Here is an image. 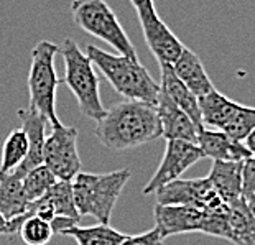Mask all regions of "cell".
Segmentation results:
<instances>
[{
    "instance_id": "cell-1",
    "label": "cell",
    "mask_w": 255,
    "mask_h": 245,
    "mask_svg": "<svg viewBox=\"0 0 255 245\" xmlns=\"http://www.w3.org/2000/svg\"><path fill=\"white\" fill-rule=\"evenodd\" d=\"M94 137L112 151H127L161 137L156 106L124 101L107 109L97 121Z\"/></svg>"
},
{
    "instance_id": "cell-2",
    "label": "cell",
    "mask_w": 255,
    "mask_h": 245,
    "mask_svg": "<svg viewBox=\"0 0 255 245\" xmlns=\"http://www.w3.org/2000/svg\"><path fill=\"white\" fill-rule=\"evenodd\" d=\"M86 54L102 71L116 92L127 101L156 106L161 88L138 59L122 54H111L94 45L86 46Z\"/></svg>"
},
{
    "instance_id": "cell-3",
    "label": "cell",
    "mask_w": 255,
    "mask_h": 245,
    "mask_svg": "<svg viewBox=\"0 0 255 245\" xmlns=\"http://www.w3.org/2000/svg\"><path fill=\"white\" fill-rule=\"evenodd\" d=\"M132 178L128 168L111 173H83L73 181L74 201L79 216H91L99 224L111 226L112 212L116 209L119 196Z\"/></svg>"
},
{
    "instance_id": "cell-4",
    "label": "cell",
    "mask_w": 255,
    "mask_h": 245,
    "mask_svg": "<svg viewBox=\"0 0 255 245\" xmlns=\"http://www.w3.org/2000/svg\"><path fill=\"white\" fill-rule=\"evenodd\" d=\"M59 53L64 61V78L61 83L71 89L84 117L96 122L101 121L107 109L101 101V79L94 71V63L71 38H64Z\"/></svg>"
},
{
    "instance_id": "cell-5",
    "label": "cell",
    "mask_w": 255,
    "mask_h": 245,
    "mask_svg": "<svg viewBox=\"0 0 255 245\" xmlns=\"http://www.w3.org/2000/svg\"><path fill=\"white\" fill-rule=\"evenodd\" d=\"M59 46L50 40H41L31 50V64L28 71V107L46 117L51 127L61 123L56 114V89L61 79L56 76L55 56Z\"/></svg>"
},
{
    "instance_id": "cell-6",
    "label": "cell",
    "mask_w": 255,
    "mask_h": 245,
    "mask_svg": "<svg viewBox=\"0 0 255 245\" xmlns=\"http://www.w3.org/2000/svg\"><path fill=\"white\" fill-rule=\"evenodd\" d=\"M71 15L86 33L106 41L122 56L138 59L128 35L106 0H73Z\"/></svg>"
},
{
    "instance_id": "cell-7",
    "label": "cell",
    "mask_w": 255,
    "mask_h": 245,
    "mask_svg": "<svg viewBox=\"0 0 255 245\" xmlns=\"http://www.w3.org/2000/svg\"><path fill=\"white\" fill-rule=\"evenodd\" d=\"M203 125L222 130L232 138L244 141L255 130V107L242 106L218 89L199 97Z\"/></svg>"
},
{
    "instance_id": "cell-8",
    "label": "cell",
    "mask_w": 255,
    "mask_h": 245,
    "mask_svg": "<svg viewBox=\"0 0 255 245\" xmlns=\"http://www.w3.org/2000/svg\"><path fill=\"white\" fill-rule=\"evenodd\" d=\"M51 128L43 150V165L58 178V181L73 183L83 170L78 151L79 132L76 127H66L63 123Z\"/></svg>"
},
{
    "instance_id": "cell-9",
    "label": "cell",
    "mask_w": 255,
    "mask_h": 245,
    "mask_svg": "<svg viewBox=\"0 0 255 245\" xmlns=\"http://www.w3.org/2000/svg\"><path fill=\"white\" fill-rule=\"evenodd\" d=\"M156 204L189 206L201 211H214L224 208L226 203L216 193L213 184L206 178L176 179L155 193Z\"/></svg>"
},
{
    "instance_id": "cell-10",
    "label": "cell",
    "mask_w": 255,
    "mask_h": 245,
    "mask_svg": "<svg viewBox=\"0 0 255 245\" xmlns=\"http://www.w3.org/2000/svg\"><path fill=\"white\" fill-rule=\"evenodd\" d=\"M203 158L206 156L196 143L184 140H166L163 160L156 168L153 176L150 178V181L145 184L142 193L145 196L155 194L166 184L180 179V176L188 168H191L194 163H198Z\"/></svg>"
},
{
    "instance_id": "cell-11",
    "label": "cell",
    "mask_w": 255,
    "mask_h": 245,
    "mask_svg": "<svg viewBox=\"0 0 255 245\" xmlns=\"http://www.w3.org/2000/svg\"><path fill=\"white\" fill-rule=\"evenodd\" d=\"M138 20L145 41L150 51L153 53L155 59L160 64H171L173 66L184 50V45L180 41V38L168 28V25L158 17L156 12L140 17Z\"/></svg>"
},
{
    "instance_id": "cell-12",
    "label": "cell",
    "mask_w": 255,
    "mask_h": 245,
    "mask_svg": "<svg viewBox=\"0 0 255 245\" xmlns=\"http://www.w3.org/2000/svg\"><path fill=\"white\" fill-rule=\"evenodd\" d=\"M25 216H36L48 222H53V219H56V217H66V219L79 221L81 216L74 201L73 183L56 181L55 186L43 198L28 204Z\"/></svg>"
},
{
    "instance_id": "cell-13",
    "label": "cell",
    "mask_w": 255,
    "mask_h": 245,
    "mask_svg": "<svg viewBox=\"0 0 255 245\" xmlns=\"http://www.w3.org/2000/svg\"><path fill=\"white\" fill-rule=\"evenodd\" d=\"M155 227L163 239L180 234H193L203 229L204 211L189 208V206H165L155 204L153 209Z\"/></svg>"
},
{
    "instance_id": "cell-14",
    "label": "cell",
    "mask_w": 255,
    "mask_h": 245,
    "mask_svg": "<svg viewBox=\"0 0 255 245\" xmlns=\"http://www.w3.org/2000/svg\"><path fill=\"white\" fill-rule=\"evenodd\" d=\"M156 112H158L161 123V137L165 140H184L198 145L199 127L163 91H160L158 102H156Z\"/></svg>"
},
{
    "instance_id": "cell-15",
    "label": "cell",
    "mask_w": 255,
    "mask_h": 245,
    "mask_svg": "<svg viewBox=\"0 0 255 245\" xmlns=\"http://www.w3.org/2000/svg\"><path fill=\"white\" fill-rule=\"evenodd\" d=\"M18 119L21 122V128L28 135L30 151L28 156L25 158V161L12 173L23 179L26 173H30L33 168L43 165V150H45V141H46L45 128L48 121L43 114L30 107L18 109Z\"/></svg>"
},
{
    "instance_id": "cell-16",
    "label": "cell",
    "mask_w": 255,
    "mask_h": 245,
    "mask_svg": "<svg viewBox=\"0 0 255 245\" xmlns=\"http://www.w3.org/2000/svg\"><path fill=\"white\" fill-rule=\"evenodd\" d=\"M198 146L203 150L204 156L213 158V161H244L246 158L252 156L244 141L206 125H201L198 128Z\"/></svg>"
},
{
    "instance_id": "cell-17",
    "label": "cell",
    "mask_w": 255,
    "mask_h": 245,
    "mask_svg": "<svg viewBox=\"0 0 255 245\" xmlns=\"http://www.w3.org/2000/svg\"><path fill=\"white\" fill-rule=\"evenodd\" d=\"M160 88L181 111L193 119L198 127L203 125L199 97L178 78L171 64H160Z\"/></svg>"
},
{
    "instance_id": "cell-18",
    "label": "cell",
    "mask_w": 255,
    "mask_h": 245,
    "mask_svg": "<svg viewBox=\"0 0 255 245\" xmlns=\"http://www.w3.org/2000/svg\"><path fill=\"white\" fill-rule=\"evenodd\" d=\"M242 161H214L208 179L226 204L244 198Z\"/></svg>"
},
{
    "instance_id": "cell-19",
    "label": "cell",
    "mask_w": 255,
    "mask_h": 245,
    "mask_svg": "<svg viewBox=\"0 0 255 245\" xmlns=\"http://www.w3.org/2000/svg\"><path fill=\"white\" fill-rule=\"evenodd\" d=\"M173 69H175L178 78L198 97H203L216 89L203 61H201V58L186 46H184L181 56L173 64Z\"/></svg>"
},
{
    "instance_id": "cell-20",
    "label": "cell",
    "mask_w": 255,
    "mask_h": 245,
    "mask_svg": "<svg viewBox=\"0 0 255 245\" xmlns=\"http://www.w3.org/2000/svg\"><path fill=\"white\" fill-rule=\"evenodd\" d=\"M23 179L13 173H0V212L7 221L17 219L28 209Z\"/></svg>"
},
{
    "instance_id": "cell-21",
    "label": "cell",
    "mask_w": 255,
    "mask_h": 245,
    "mask_svg": "<svg viewBox=\"0 0 255 245\" xmlns=\"http://www.w3.org/2000/svg\"><path fill=\"white\" fill-rule=\"evenodd\" d=\"M229 227L234 245H255V216L246 198L229 203Z\"/></svg>"
},
{
    "instance_id": "cell-22",
    "label": "cell",
    "mask_w": 255,
    "mask_h": 245,
    "mask_svg": "<svg viewBox=\"0 0 255 245\" xmlns=\"http://www.w3.org/2000/svg\"><path fill=\"white\" fill-rule=\"evenodd\" d=\"M61 236L73 237L78 245H121L127 234L116 231L107 224H97L89 227L73 226L61 232Z\"/></svg>"
},
{
    "instance_id": "cell-23",
    "label": "cell",
    "mask_w": 255,
    "mask_h": 245,
    "mask_svg": "<svg viewBox=\"0 0 255 245\" xmlns=\"http://www.w3.org/2000/svg\"><path fill=\"white\" fill-rule=\"evenodd\" d=\"M30 151L28 135L23 128H15L8 133L2 146V161H0V173H12L25 161Z\"/></svg>"
},
{
    "instance_id": "cell-24",
    "label": "cell",
    "mask_w": 255,
    "mask_h": 245,
    "mask_svg": "<svg viewBox=\"0 0 255 245\" xmlns=\"http://www.w3.org/2000/svg\"><path fill=\"white\" fill-rule=\"evenodd\" d=\"M56 181L58 178L45 165L36 166L30 173H26L23 178V189L28 203H35V201L43 198V196L55 186Z\"/></svg>"
},
{
    "instance_id": "cell-25",
    "label": "cell",
    "mask_w": 255,
    "mask_h": 245,
    "mask_svg": "<svg viewBox=\"0 0 255 245\" xmlns=\"http://www.w3.org/2000/svg\"><path fill=\"white\" fill-rule=\"evenodd\" d=\"M18 236L25 245H46L55 236V231H53L51 222L36 216H25V221L20 226Z\"/></svg>"
},
{
    "instance_id": "cell-26",
    "label": "cell",
    "mask_w": 255,
    "mask_h": 245,
    "mask_svg": "<svg viewBox=\"0 0 255 245\" xmlns=\"http://www.w3.org/2000/svg\"><path fill=\"white\" fill-rule=\"evenodd\" d=\"M163 236L156 227L150 229V231L137 234V236H127L126 241L121 245H163Z\"/></svg>"
},
{
    "instance_id": "cell-27",
    "label": "cell",
    "mask_w": 255,
    "mask_h": 245,
    "mask_svg": "<svg viewBox=\"0 0 255 245\" xmlns=\"http://www.w3.org/2000/svg\"><path fill=\"white\" fill-rule=\"evenodd\" d=\"M242 191L244 198L255 194V156H249L242 161Z\"/></svg>"
},
{
    "instance_id": "cell-28",
    "label": "cell",
    "mask_w": 255,
    "mask_h": 245,
    "mask_svg": "<svg viewBox=\"0 0 255 245\" xmlns=\"http://www.w3.org/2000/svg\"><path fill=\"white\" fill-rule=\"evenodd\" d=\"M130 3L133 5V8H135V12H137L138 18L156 12L153 0H130Z\"/></svg>"
},
{
    "instance_id": "cell-29",
    "label": "cell",
    "mask_w": 255,
    "mask_h": 245,
    "mask_svg": "<svg viewBox=\"0 0 255 245\" xmlns=\"http://www.w3.org/2000/svg\"><path fill=\"white\" fill-rule=\"evenodd\" d=\"M244 145L247 146V150L251 151V155L255 156V130H252V133L244 140Z\"/></svg>"
},
{
    "instance_id": "cell-30",
    "label": "cell",
    "mask_w": 255,
    "mask_h": 245,
    "mask_svg": "<svg viewBox=\"0 0 255 245\" xmlns=\"http://www.w3.org/2000/svg\"><path fill=\"white\" fill-rule=\"evenodd\" d=\"M0 236H8V221L0 212Z\"/></svg>"
},
{
    "instance_id": "cell-31",
    "label": "cell",
    "mask_w": 255,
    "mask_h": 245,
    "mask_svg": "<svg viewBox=\"0 0 255 245\" xmlns=\"http://www.w3.org/2000/svg\"><path fill=\"white\" fill-rule=\"evenodd\" d=\"M246 199H247V204H249V208H251V211H252V214L255 216V194L249 196V198H246Z\"/></svg>"
}]
</instances>
